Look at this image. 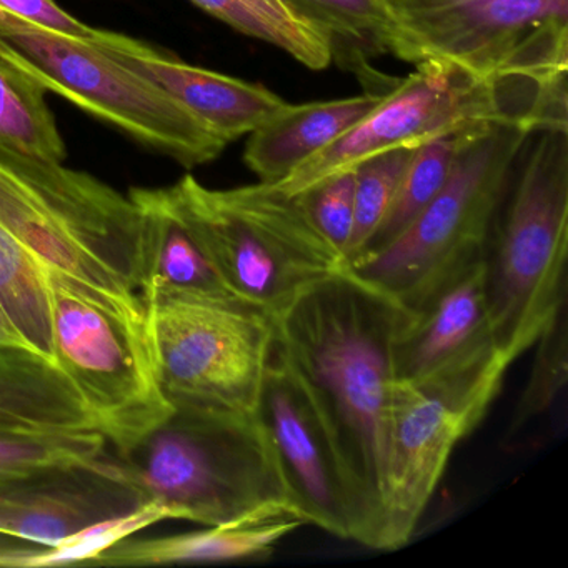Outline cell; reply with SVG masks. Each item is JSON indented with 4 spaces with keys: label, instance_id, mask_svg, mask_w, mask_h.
I'll return each instance as SVG.
<instances>
[{
    "label": "cell",
    "instance_id": "6da1fadb",
    "mask_svg": "<svg viewBox=\"0 0 568 568\" xmlns=\"http://www.w3.org/2000/svg\"><path fill=\"white\" fill-rule=\"evenodd\" d=\"M404 308L344 268L275 318V354L327 422L354 487L361 544L381 550L392 344Z\"/></svg>",
    "mask_w": 568,
    "mask_h": 568
},
{
    "label": "cell",
    "instance_id": "7a4b0ae2",
    "mask_svg": "<svg viewBox=\"0 0 568 568\" xmlns=\"http://www.w3.org/2000/svg\"><path fill=\"white\" fill-rule=\"evenodd\" d=\"M0 225L51 274L145 328L141 214L85 172L0 149Z\"/></svg>",
    "mask_w": 568,
    "mask_h": 568
},
{
    "label": "cell",
    "instance_id": "3957f363",
    "mask_svg": "<svg viewBox=\"0 0 568 568\" xmlns=\"http://www.w3.org/2000/svg\"><path fill=\"white\" fill-rule=\"evenodd\" d=\"M115 458L145 501L168 507L172 520L222 527L297 518L254 414L174 410Z\"/></svg>",
    "mask_w": 568,
    "mask_h": 568
},
{
    "label": "cell",
    "instance_id": "277c9868",
    "mask_svg": "<svg viewBox=\"0 0 568 568\" xmlns=\"http://www.w3.org/2000/svg\"><path fill=\"white\" fill-rule=\"evenodd\" d=\"M494 124L568 131L567 81L480 78L458 65L424 62L408 78L398 79L347 134L271 185L295 195L372 155Z\"/></svg>",
    "mask_w": 568,
    "mask_h": 568
},
{
    "label": "cell",
    "instance_id": "5b68a950",
    "mask_svg": "<svg viewBox=\"0 0 568 568\" xmlns=\"http://www.w3.org/2000/svg\"><path fill=\"white\" fill-rule=\"evenodd\" d=\"M531 139L481 252L495 344L510 364L568 302V131Z\"/></svg>",
    "mask_w": 568,
    "mask_h": 568
},
{
    "label": "cell",
    "instance_id": "8992f818",
    "mask_svg": "<svg viewBox=\"0 0 568 568\" xmlns=\"http://www.w3.org/2000/svg\"><path fill=\"white\" fill-rule=\"evenodd\" d=\"M185 219L234 297L277 318L312 287L344 271L297 199L271 184L209 189L174 184Z\"/></svg>",
    "mask_w": 568,
    "mask_h": 568
},
{
    "label": "cell",
    "instance_id": "52a82bcc",
    "mask_svg": "<svg viewBox=\"0 0 568 568\" xmlns=\"http://www.w3.org/2000/svg\"><path fill=\"white\" fill-rule=\"evenodd\" d=\"M537 132L521 125H485L462 149L450 178L410 225L347 271L404 311L435 284L484 252L510 187L518 159Z\"/></svg>",
    "mask_w": 568,
    "mask_h": 568
},
{
    "label": "cell",
    "instance_id": "ba28073f",
    "mask_svg": "<svg viewBox=\"0 0 568 568\" xmlns=\"http://www.w3.org/2000/svg\"><path fill=\"white\" fill-rule=\"evenodd\" d=\"M0 61L184 168L209 164L229 145L184 105L91 42L4 11H0Z\"/></svg>",
    "mask_w": 568,
    "mask_h": 568
},
{
    "label": "cell",
    "instance_id": "9c48e42d",
    "mask_svg": "<svg viewBox=\"0 0 568 568\" xmlns=\"http://www.w3.org/2000/svg\"><path fill=\"white\" fill-rule=\"evenodd\" d=\"M145 341L174 410L254 414L275 354V317L241 298L145 305Z\"/></svg>",
    "mask_w": 568,
    "mask_h": 568
},
{
    "label": "cell",
    "instance_id": "30bf717a",
    "mask_svg": "<svg viewBox=\"0 0 568 568\" xmlns=\"http://www.w3.org/2000/svg\"><path fill=\"white\" fill-rule=\"evenodd\" d=\"M392 55L445 62L480 78L568 74V0H384Z\"/></svg>",
    "mask_w": 568,
    "mask_h": 568
},
{
    "label": "cell",
    "instance_id": "8fae6325",
    "mask_svg": "<svg viewBox=\"0 0 568 568\" xmlns=\"http://www.w3.org/2000/svg\"><path fill=\"white\" fill-rule=\"evenodd\" d=\"M54 362L78 388L99 430L124 455L171 417L145 328L135 327L48 272Z\"/></svg>",
    "mask_w": 568,
    "mask_h": 568
},
{
    "label": "cell",
    "instance_id": "7c38bea8",
    "mask_svg": "<svg viewBox=\"0 0 568 568\" xmlns=\"http://www.w3.org/2000/svg\"><path fill=\"white\" fill-rule=\"evenodd\" d=\"M510 364L432 384L395 381L385 458L381 550L404 547L414 537L452 452L488 412Z\"/></svg>",
    "mask_w": 568,
    "mask_h": 568
},
{
    "label": "cell",
    "instance_id": "4fadbf2b",
    "mask_svg": "<svg viewBox=\"0 0 568 568\" xmlns=\"http://www.w3.org/2000/svg\"><path fill=\"white\" fill-rule=\"evenodd\" d=\"M254 415L271 442L295 517L361 544L357 498L334 435L277 354L265 372Z\"/></svg>",
    "mask_w": 568,
    "mask_h": 568
},
{
    "label": "cell",
    "instance_id": "5bb4252c",
    "mask_svg": "<svg viewBox=\"0 0 568 568\" xmlns=\"http://www.w3.org/2000/svg\"><path fill=\"white\" fill-rule=\"evenodd\" d=\"M392 358L395 381L412 385L464 377L507 361L495 344L481 255L445 275L404 311Z\"/></svg>",
    "mask_w": 568,
    "mask_h": 568
},
{
    "label": "cell",
    "instance_id": "9a60e30c",
    "mask_svg": "<svg viewBox=\"0 0 568 568\" xmlns=\"http://www.w3.org/2000/svg\"><path fill=\"white\" fill-rule=\"evenodd\" d=\"M144 504L115 455L108 452L91 464L0 480V534L55 547L95 521L131 514Z\"/></svg>",
    "mask_w": 568,
    "mask_h": 568
},
{
    "label": "cell",
    "instance_id": "2e32d148",
    "mask_svg": "<svg viewBox=\"0 0 568 568\" xmlns=\"http://www.w3.org/2000/svg\"><path fill=\"white\" fill-rule=\"evenodd\" d=\"M88 42L171 95L227 144L252 134L288 104L265 85L185 64L118 32L99 29Z\"/></svg>",
    "mask_w": 568,
    "mask_h": 568
},
{
    "label": "cell",
    "instance_id": "e0dca14e",
    "mask_svg": "<svg viewBox=\"0 0 568 568\" xmlns=\"http://www.w3.org/2000/svg\"><path fill=\"white\" fill-rule=\"evenodd\" d=\"M128 195L141 214L139 292L144 305L161 298L234 297L185 219L174 185L131 189Z\"/></svg>",
    "mask_w": 568,
    "mask_h": 568
},
{
    "label": "cell",
    "instance_id": "ac0fdd59",
    "mask_svg": "<svg viewBox=\"0 0 568 568\" xmlns=\"http://www.w3.org/2000/svg\"><path fill=\"white\" fill-rule=\"evenodd\" d=\"M384 94L287 104L248 134L244 162L264 184H277L358 124Z\"/></svg>",
    "mask_w": 568,
    "mask_h": 568
},
{
    "label": "cell",
    "instance_id": "d6986e66",
    "mask_svg": "<svg viewBox=\"0 0 568 568\" xmlns=\"http://www.w3.org/2000/svg\"><path fill=\"white\" fill-rule=\"evenodd\" d=\"M304 521L294 517L251 524L205 527L169 537H131L102 551L89 567H158V565L225 564L268 557Z\"/></svg>",
    "mask_w": 568,
    "mask_h": 568
},
{
    "label": "cell",
    "instance_id": "ffe728a7",
    "mask_svg": "<svg viewBox=\"0 0 568 568\" xmlns=\"http://www.w3.org/2000/svg\"><path fill=\"white\" fill-rule=\"evenodd\" d=\"M0 428L75 432L99 425L58 365L28 348L0 347Z\"/></svg>",
    "mask_w": 568,
    "mask_h": 568
},
{
    "label": "cell",
    "instance_id": "44dd1931",
    "mask_svg": "<svg viewBox=\"0 0 568 568\" xmlns=\"http://www.w3.org/2000/svg\"><path fill=\"white\" fill-rule=\"evenodd\" d=\"M288 11L327 42L332 62L354 72L372 94H385L398 79L374 71L375 59L392 55L394 34L384 0H282Z\"/></svg>",
    "mask_w": 568,
    "mask_h": 568
},
{
    "label": "cell",
    "instance_id": "7402d4cb",
    "mask_svg": "<svg viewBox=\"0 0 568 568\" xmlns=\"http://www.w3.org/2000/svg\"><path fill=\"white\" fill-rule=\"evenodd\" d=\"M0 311L29 351L55 364L48 271L2 225Z\"/></svg>",
    "mask_w": 568,
    "mask_h": 568
},
{
    "label": "cell",
    "instance_id": "603a6c76",
    "mask_svg": "<svg viewBox=\"0 0 568 568\" xmlns=\"http://www.w3.org/2000/svg\"><path fill=\"white\" fill-rule=\"evenodd\" d=\"M0 149L55 164L68 158L45 89L4 61H0Z\"/></svg>",
    "mask_w": 568,
    "mask_h": 568
},
{
    "label": "cell",
    "instance_id": "cb8c5ba5",
    "mask_svg": "<svg viewBox=\"0 0 568 568\" xmlns=\"http://www.w3.org/2000/svg\"><path fill=\"white\" fill-rule=\"evenodd\" d=\"M478 129L481 128L452 132L415 148L390 212L361 257L390 244L430 204L450 178L462 149Z\"/></svg>",
    "mask_w": 568,
    "mask_h": 568
},
{
    "label": "cell",
    "instance_id": "d4e9b609",
    "mask_svg": "<svg viewBox=\"0 0 568 568\" xmlns=\"http://www.w3.org/2000/svg\"><path fill=\"white\" fill-rule=\"evenodd\" d=\"M108 448L99 430L0 428V480L42 468L91 464Z\"/></svg>",
    "mask_w": 568,
    "mask_h": 568
},
{
    "label": "cell",
    "instance_id": "484cf974",
    "mask_svg": "<svg viewBox=\"0 0 568 568\" xmlns=\"http://www.w3.org/2000/svg\"><path fill=\"white\" fill-rule=\"evenodd\" d=\"M414 151L415 148H398L382 152L351 169L355 181V217L345 267L364 254L368 242L384 224Z\"/></svg>",
    "mask_w": 568,
    "mask_h": 568
},
{
    "label": "cell",
    "instance_id": "4316f807",
    "mask_svg": "<svg viewBox=\"0 0 568 568\" xmlns=\"http://www.w3.org/2000/svg\"><path fill=\"white\" fill-rule=\"evenodd\" d=\"M568 302L558 308L537 338V354L530 377L515 407L508 438L520 434L535 418L547 414L567 388L568 377Z\"/></svg>",
    "mask_w": 568,
    "mask_h": 568
},
{
    "label": "cell",
    "instance_id": "83f0119b",
    "mask_svg": "<svg viewBox=\"0 0 568 568\" xmlns=\"http://www.w3.org/2000/svg\"><path fill=\"white\" fill-rule=\"evenodd\" d=\"M164 520H172L169 508L159 501H145L142 507L131 514L95 521L62 544L42 548L29 558L26 568L72 567V565L89 567V564L102 551Z\"/></svg>",
    "mask_w": 568,
    "mask_h": 568
},
{
    "label": "cell",
    "instance_id": "f1b7e54d",
    "mask_svg": "<svg viewBox=\"0 0 568 568\" xmlns=\"http://www.w3.org/2000/svg\"><path fill=\"white\" fill-rule=\"evenodd\" d=\"M292 197L297 199L312 225L341 252L345 261L354 231V172H338Z\"/></svg>",
    "mask_w": 568,
    "mask_h": 568
},
{
    "label": "cell",
    "instance_id": "f546056e",
    "mask_svg": "<svg viewBox=\"0 0 568 568\" xmlns=\"http://www.w3.org/2000/svg\"><path fill=\"white\" fill-rule=\"evenodd\" d=\"M0 11L82 41H92L99 31L65 12L55 0H0Z\"/></svg>",
    "mask_w": 568,
    "mask_h": 568
},
{
    "label": "cell",
    "instance_id": "4dcf8cb0",
    "mask_svg": "<svg viewBox=\"0 0 568 568\" xmlns=\"http://www.w3.org/2000/svg\"><path fill=\"white\" fill-rule=\"evenodd\" d=\"M247 2L257 8L258 11L264 12L268 18L274 19L278 24L284 26V28L291 29V31L297 32V34L307 36V38L325 41L314 28L295 18L282 0H247Z\"/></svg>",
    "mask_w": 568,
    "mask_h": 568
},
{
    "label": "cell",
    "instance_id": "1f68e13d",
    "mask_svg": "<svg viewBox=\"0 0 568 568\" xmlns=\"http://www.w3.org/2000/svg\"><path fill=\"white\" fill-rule=\"evenodd\" d=\"M41 545L29 544L0 534V567L26 568L29 558L42 550Z\"/></svg>",
    "mask_w": 568,
    "mask_h": 568
},
{
    "label": "cell",
    "instance_id": "d6a6232c",
    "mask_svg": "<svg viewBox=\"0 0 568 568\" xmlns=\"http://www.w3.org/2000/svg\"><path fill=\"white\" fill-rule=\"evenodd\" d=\"M0 347L28 348L24 342L21 341V337L16 334L14 328L9 324L8 317H6L2 311H0Z\"/></svg>",
    "mask_w": 568,
    "mask_h": 568
}]
</instances>
